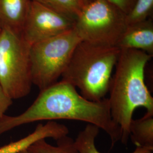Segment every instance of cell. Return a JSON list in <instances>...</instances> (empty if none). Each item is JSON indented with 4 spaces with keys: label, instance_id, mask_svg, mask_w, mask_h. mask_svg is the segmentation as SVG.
<instances>
[{
    "label": "cell",
    "instance_id": "13",
    "mask_svg": "<svg viewBox=\"0 0 153 153\" xmlns=\"http://www.w3.org/2000/svg\"><path fill=\"white\" fill-rule=\"evenodd\" d=\"M27 150L30 153H78L74 146V140L68 136L57 141L56 146L42 139L35 142Z\"/></svg>",
    "mask_w": 153,
    "mask_h": 153
},
{
    "label": "cell",
    "instance_id": "4",
    "mask_svg": "<svg viewBox=\"0 0 153 153\" xmlns=\"http://www.w3.org/2000/svg\"><path fill=\"white\" fill-rule=\"evenodd\" d=\"M81 39L74 29L30 46L33 85L40 91L58 82Z\"/></svg>",
    "mask_w": 153,
    "mask_h": 153
},
{
    "label": "cell",
    "instance_id": "2",
    "mask_svg": "<svg viewBox=\"0 0 153 153\" xmlns=\"http://www.w3.org/2000/svg\"><path fill=\"white\" fill-rule=\"evenodd\" d=\"M152 56L136 49H120L111 77L108 98L111 115L121 131V142L126 145L129 126L136 109L153 112V98L145 82V68Z\"/></svg>",
    "mask_w": 153,
    "mask_h": 153
},
{
    "label": "cell",
    "instance_id": "14",
    "mask_svg": "<svg viewBox=\"0 0 153 153\" xmlns=\"http://www.w3.org/2000/svg\"><path fill=\"white\" fill-rule=\"evenodd\" d=\"M76 19L83 7L82 0H32Z\"/></svg>",
    "mask_w": 153,
    "mask_h": 153
},
{
    "label": "cell",
    "instance_id": "12",
    "mask_svg": "<svg viewBox=\"0 0 153 153\" xmlns=\"http://www.w3.org/2000/svg\"><path fill=\"white\" fill-rule=\"evenodd\" d=\"M99 128L93 124H88L78 133L74 141V146L78 153H100L96 148L95 141L99 133ZM153 149L144 147H136L131 153H152Z\"/></svg>",
    "mask_w": 153,
    "mask_h": 153
},
{
    "label": "cell",
    "instance_id": "1",
    "mask_svg": "<svg viewBox=\"0 0 153 153\" xmlns=\"http://www.w3.org/2000/svg\"><path fill=\"white\" fill-rule=\"evenodd\" d=\"M55 120L80 121L97 126L108 135L112 148L121 141V131L112 119L108 99L88 100L74 86L62 80L40 91L33 104L21 114L5 115L0 121V136L22 125Z\"/></svg>",
    "mask_w": 153,
    "mask_h": 153
},
{
    "label": "cell",
    "instance_id": "3",
    "mask_svg": "<svg viewBox=\"0 0 153 153\" xmlns=\"http://www.w3.org/2000/svg\"><path fill=\"white\" fill-rule=\"evenodd\" d=\"M120 49L116 46L91 44L81 41L76 46L62 75V81L78 88L90 101L105 98L112 73Z\"/></svg>",
    "mask_w": 153,
    "mask_h": 153
},
{
    "label": "cell",
    "instance_id": "8",
    "mask_svg": "<svg viewBox=\"0 0 153 153\" xmlns=\"http://www.w3.org/2000/svg\"><path fill=\"white\" fill-rule=\"evenodd\" d=\"M116 47L120 49H136L153 57V22L151 18L127 26Z\"/></svg>",
    "mask_w": 153,
    "mask_h": 153
},
{
    "label": "cell",
    "instance_id": "18",
    "mask_svg": "<svg viewBox=\"0 0 153 153\" xmlns=\"http://www.w3.org/2000/svg\"><path fill=\"white\" fill-rule=\"evenodd\" d=\"M93 1H94V0H82V2H83V4L84 5L88 4L90 3V2Z\"/></svg>",
    "mask_w": 153,
    "mask_h": 153
},
{
    "label": "cell",
    "instance_id": "5",
    "mask_svg": "<svg viewBox=\"0 0 153 153\" xmlns=\"http://www.w3.org/2000/svg\"><path fill=\"white\" fill-rule=\"evenodd\" d=\"M30 48L21 33L1 29L0 86L13 100L25 97L31 89Z\"/></svg>",
    "mask_w": 153,
    "mask_h": 153
},
{
    "label": "cell",
    "instance_id": "19",
    "mask_svg": "<svg viewBox=\"0 0 153 153\" xmlns=\"http://www.w3.org/2000/svg\"><path fill=\"white\" fill-rule=\"evenodd\" d=\"M18 153H30L28 151L27 149H26V150H24L23 151H21L20 152H19Z\"/></svg>",
    "mask_w": 153,
    "mask_h": 153
},
{
    "label": "cell",
    "instance_id": "11",
    "mask_svg": "<svg viewBox=\"0 0 153 153\" xmlns=\"http://www.w3.org/2000/svg\"><path fill=\"white\" fill-rule=\"evenodd\" d=\"M129 138L136 147L153 150V112H146L141 118L132 119L129 126Z\"/></svg>",
    "mask_w": 153,
    "mask_h": 153
},
{
    "label": "cell",
    "instance_id": "17",
    "mask_svg": "<svg viewBox=\"0 0 153 153\" xmlns=\"http://www.w3.org/2000/svg\"><path fill=\"white\" fill-rule=\"evenodd\" d=\"M118 7L125 14L127 15L131 10L137 0H106Z\"/></svg>",
    "mask_w": 153,
    "mask_h": 153
},
{
    "label": "cell",
    "instance_id": "20",
    "mask_svg": "<svg viewBox=\"0 0 153 153\" xmlns=\"http://www.w3.org/2000/svg\"><path fill=\"white\" fill-rule=\"evenodd\" d=\"M1 29H2V28L1 27V26H0V33H1Z\"/></svg>",
    "mask_w": 153,
    "mask_h": 153
},
{
    "label": "cell",
    "instance_id": "7",
    "mask_svg": "<svg viewBox=\"0 0 153 153\" xmlns=\"http://www.w3.org/2000/svg\"><path fill=\"white\" fill-rule=\"evenodd\" d=\"M75 19L32 1L22 27V36L30 46L74 29Z\"/></svg>",
    "mask_w": 153,
    "mask_h": 153
},
{
    "label": "cell",
    "instance_id": "9",
    "mask_svg": "<svg viewBox=\"0 0 153 153\" xmlns=\"http://www.w3.org/2000/svg\"><path fill=\"white\" fill-rule=\"evenodd\" d=\"M69 133L66 126L54 121H49L44 125L39 124L35 131L26 137L0 148V153H18L27 149L39 140L50 138L58 141L68 136Z\"/></svg>",
    "mask_w": 153,
    "mask_h": 153
},
{
    "label": "cell",
    "instance_id": "6",
    "mask_svg": "<svg viewBox=\"0 0 153 153\" xmlns=\"http://www.w3.org/2000/svg\"><path fill=\"white\" fill-rule=\"evenodd\" d=\"M127 27L126 14L106 0H94L83 6L74 30L82 42L116 46Z\"/></svg>",
    "mask_w": 153,
    "mask_h": 153
},
{
    "label": "cell",
    "instance_id": "10",
    "mask_svg": "<svg viewBox=\"0 0 153 153\" xmlns=\"http://www.w3.org/2000/svg\"><path fill=\"white\" fill-rule=\"evenodd\" d=\"M32 0H0L1 28L21 33Z\"/></svg>",
    "mask_w": 153,
    "mask_h": 153
},
{
    "label": "cell",
    "instance_id": "16",
    "mask_svg": "<svg viewBox=\"0 0 153 153\" xmlns=\"http://www.w3.org/2000/svg\"><path fill=\"white\" fill-rule=\"evenodd\" d=\"M13 103L10 98L0 86V121L5 115V112Z\"/></svg>",
    "mask_w": 153,
    "mask_h": 153
},
{
    "label": "cell",
    "instance_id": "15",
    "mask_svg": "<svg viewBox=\"0 0 153 153\" xmlns=\"http://www.w3.org/2000/svg\"><path fill=\"white\" fill-rule=\"evenodd\" d=\"M153 0H137L131 10L126 15L127 26L143 22L153 13Z\"/></svg>",
    "mask_w": 153,
    "mask_h": 153
}]
</instances>
